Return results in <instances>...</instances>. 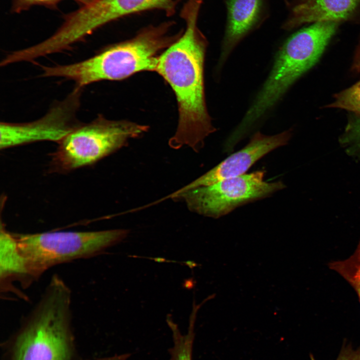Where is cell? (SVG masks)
<instances>
[{"label":"cell","mask_w":360,"mask_h":360,"mask_svg":"<svg viewBox=\"0 0 360 360\" xmlns=\"http://www.w3.org/2000/svg\"><path fill=\"white\" fill-rule=\"evenodd\" d=\"M203 0H188L180 16L186 28L158 57L155 72L170 86L177 100L178 122L168 144L187 146L198 152L206 137L216 131L206 106L204 62L208 42L198 25Z\"/></svg>","instance_id":"6da1fadb"},{"label":"cell","mask_w":360,"mask_h":360,"mask_svg":"<svg viewBox=\"0 0 360 360\" xmlns=\"http://www.w3.org/2000/svg\"><path fill=\"white\" fill-rule=\"evenodd\" d=\"M174 24L166 22L144 28L132 39L108 47L76 63L42 66L44 77L72 80L82 88L102 80H117L142 71H155L158 52L168 48L182 32L172 35Z\"/></svg>","instance_id":"7a4b0ae2"},{"label":"cell","mask_w":360,"mask_h":360,"mask_svg":"<svg viewBox=\"0 0 360 360\" xmlns=\"http://www.w3.org/2000/svg\"><path fill=\"white\" fill-rule=\"evenodd\" d=\"M339 24L312 23L290 36L278 51L272 69L235 132L245 136L291 86L318 61Z\"/></svg>","instance_id":"3957f363"},{"label":"cell","mask_w":360,"mask_h":360,"mask_svg":"<svg viewBox=\"0 0 360 360\" xmlns=\"http://www.w3.org/2000/svg\"><path fill=\"white\" fill-rule=\"evenodd\" d=\"M72 294L53 276L14 342L11 360H72Z\"/></svg>","instance_id":"277c9868"},{"label":"cell","mask_w":360,"mask_h":360,"mask_svg":"<svg viewBox=\"0 0 360 360\" xmlns=\"http://www.w3.org/2000/svg\"><path fill=\"white\" fill-rule=\"evenodd\" d=\"M124 229L100 231L12 232L16 248L30 286L50 268L96 256L124 238Z\"/></svg>","instance_id":"5b68a950"},{"label":"cell","mask_w":360,"mask_h":360,"mask_svg":"<svg viewBox=\"0 0 360 360\" xmlns=\"http://www.w3.org/2000/svg\"><path fill=\"white\" fill-rule=\"evenodd\" d=\"M148 129L146 125L98 116L81 124L58 143L52 154L50 168L53 172H65L93 164Z\"/></svg>","instance_id":"8992f818"},{"label":"cell","mask_w":360,"mask_h":360,"mask_svg":"<svg viewBox=\"0 0 360 360\" xmlns=\"http://www.w3.org/2000/svg\"><path fill=\"white\" fill-rule=\"evenodd\" d=\"M264 174L263 170L246 173L178 194L169 195L168 198L183 200L192 212L218 218L240 206L265 198L285 188L281 181H265Z\"/></svg>","instance_id":"52a82bcc"},{"label":"cell","mask_w":360,"mask_h":360,"mask_svg":"<svg viewBox=\"0 0 360 360\" xmlns=\"http://www.w3.org/2000/svg\"><path fill=\"white\" fill-rule=\"evenodd\" d=\"M153 10L166 12L164 6L152 0H94L69 14L52 36L35 45V53L42 57L63 52L107 23Z\"/></svg>","instance_id":"ba28073f"},{"label":"cell","mask_w":360,"mask_h":360,"mask_svg":"<svg viewBox=\"0 0 360 360\" xmlns=\"http://www.w3.org/2000/svg\"><path fill=\"white\" fill-rule=\"evenodd\" d=\"M82 89L76 87L38 120L24 123L0 122V148L40 141L60 143L81 124L76 119V114L80 106Z\"/></svg>","instance_id":"9c48e42d"},{"label":"cell","mask_w":360,"mask_h":360,"mask_svg":"<svg viewBox=\"0 0 360 360\" xmlns=\"http://www.w3.org/2000/svg\"><path fill=\"white\" fill-rule=\"evenodd\" d=\"M291 136L290 130L272 136L257 132L242 149L230 154L208 172L171 194H178L222 180L244 174L266 154L286 144Z\"/></svg>","instance_id":"30bf717a"},{"label":"cell","mask_w":360,"mask_h":360,"mask_svg":"<svg viewBox=\"0 0 360 360\" xmlns=\"http://www.w3.org/2000/svg\"><path fill=\"white\" fill-rule=\"evenodd\" d=\"M360 6V0H294L282 28L290 30L323 22L340 24L352 16Z\"/></svg>","instance_id":"8fae6325"},{"label":"cell","mask_w":360,"mask_h":360,"mask_svg":"<svg viewBox=\"0 0 360 360\" xmlns=\"http://www.w3.org/2000/svg\"><path fill=\"white\" fill-rule=\"evenodd\" d=\"M227 22L217 69L220 70L238 43L259 20L264 0H226Z\"/></svg>","instance_id":"7c38bea8"},{"label":"cell","mask_w":360,"mask_h":360,"mask_svg":"<svg viewBox=\"0 0 360 360\" xmlns=\"http://www.w3.org/2000/svg\"><path fill=\"white\" fill-rule=\"evenodd\" d=\"M168 325L172 332L174 346L168 350L170 360H192V346L194 340V317H192L188 333L183 335L177 326L170 320Z\"/></svg>","instance_id":"4fadbf2b"},{"label":"cell","mask_w":360,"mask_h":360,"mask_svg":"<svg viewBox=\"0 0 360 360\" xmlns=\"http://www.w3.org/2000/svg\"><path fill=\"white\" fill-rule=\"evenodd\" d=\"M354 288L360 302V240L354 254L344 260L334 261L328 264Z\"/></svg>","instance_id":"5bb4252c"},{"label":"cell","mask_w":360,"mask_h":360,"mask_svg":"<svg viewBox=\"0 0 360 360\" xmlns=\"http://www.w3.org/2000/svg\"><path fill=\"white\" fill-rule=\"evenodd\" d=\"M328 106L342 108L360 114V80L336 94L334 100Z\"/></svg>","instance_id":"9a60e30c"},{"label":"cell","mask_w":360,"mask_h":360,"mask_svg":"<svg viewBox=\"0 0 360 360\" xmlns=\"http://www.w3.org/2000/svg\"><path fill=\"white\" fill-rule=\"evenodd\" d=\"M62 0H13L14 6L16 10L20 11L34 5H52ZM85 5L94 0H74Z\"/></svg>","instance_id":"2e32d148"},{"label":"cell","mask_w":360,"mask_h":360,"mask_svg":"<svg viewBox=\"0 0 360 360\" xmlns=\"http://www.w3.org/2000/svg\"><path fill=\"white\" fill-rule=\"evenodd\" d=\"M336 360H360V346L354 348L351 344H344Z\"/></svg>","instance_id":"e0dca14e"},{"label":"cell","mask_w":360,"mask_h":360,"mask_svg":"<svg viewBox=\"0 0 360 360\" xmlns=\"http://www.w3.org/2000/svg\"><path fill=\"white\" fill-rule=\"evenodd\" d=\"M350 129L352 139L360 148V117L354 118L352 120Z\"/></svg>","instance_id":"ac0fdd59"},{"label":"cell","mask_w":360,"mask_h":360,"mask_svg":"<svg viewBox=\"0 0 360 360\" xmlns=\"http://www.w3.org/2000/svg\"><path fill=\"white\" fill-rule=\"evenodd\" d=\"M160 4L166 10V14L168 16L172 14L175 12L176 5V0H152Z\"/></svg>","instance_id":"d6986e66"},{"label":"cell","mask_w":360,"mask_h":360,"mask_svg":"<svg viewBox=\"0 0 360 360\" xmlns=\"http://www.w3.org/2000/svg\"><path fill=\"white\" fill-rule=\"evenodd\" d=\"M130 354H115L114 356L100 358L94 360H126L130 356Z\"/></svg>","instance_id":"ffe728a7"},{"label":"cell","mask_w":360,"mask_h":360,"mask_svg":"<svg viewBox=\"0 0 360 360\" xmlns=\"http://www.w3.org/2000/svg\"><path fill=\"white\" fill-rule=\"evenodd\" d=\"M283 0L286 4H288V0Z\"/></svg>","instance_id":"44dd1931"}]
</instances>
